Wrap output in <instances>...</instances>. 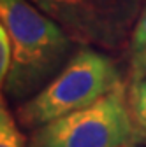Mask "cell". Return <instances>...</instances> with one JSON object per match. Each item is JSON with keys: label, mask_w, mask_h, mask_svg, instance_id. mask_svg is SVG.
Instances as JSON below:
<instances>
[{"label": "cell", "mask_w": 146, "mask_h": 147, "mask_svg": "<svg viewBox=\"0 0 146 147\" xmlns=\"http://www.w3.org/2000/svg\"><path fill=\"white\" fill-rule=\"evenodd\" d=\"M0 21L12 47L11 68L2 79L4 96L28 100L65 67L74 40L30 0H0Z\"/></svg>", "instance_id": "1"}, {"label": "cell", "mask_w": 146, "mask_h": 147, "mask_svg": "<svg viewBox=\"0 0 146 147\" xmlns=\"http://www.w3.org/2000/svg\"><path fill=\"white\" fill-rule=\"evenodd\" d=\"M123 84L118 63L92 46H81L39 93L18 107V121L37 130L86 109Z\"/></svg>", "instance_id": "2"}, {"label": "cell", "mask_w": 146, "mask_h": 147, "mask_svg": "<svg viewBox=\"0 0 146 147\" xmlns=\"http://www.w3.org/2000/svg\"><path fill=\"white\" fill-rule=\"evenodd\" d=\"M144 137L121 84L90 107L37 128L32 147H136Z\"/></svg>", "instance_id": "3"}, {"label": "cell", "mask_w": 146, "mask_h": 147, "mask_svg": "<svg viewBox=\"0 0 146 147\" xmlns=\"http://www.w3.org/2000/svg\"><path fill=\"white\" fill-rule=\"evenodd\" d=\"M74 42L120 49L130 37L146 0H30Z\"/></svg>", "instance_id": "4"}, {"label": "cell", "mask_w": 146, "mask_h": 147, "mask_svg": "<svg viewBox=\"0 0 146 147\" xmlns=\"http://www.w3.org/2000/svg\"><path fill=\"white\" fill-rule=\"evenodd\" d=\"M146 79V4L130 33L129 47V81L130 86Z\"/></svg>", "instance_id": "5"}, {"label": "cell", "mask_w": 146, "mask_h": 147, "mask_svg": "<svg viewBox=\"0 0 146 147\" xmlns=\"http://www.w3.org/2000/svg\"><path fill=\"white\" fill-rule=\"evenodd\" d=\"M0 147H25V135L18 126L14 114L9 110L4 95L0 102Z\"/></svg>", "instance_id": "6"}, {"label": "cell", "mask_w": 146, "mask_h": 147, "mask_svg": "<svg viewBox=\"0 0 146 147\" xmlns=\"http://www.w3.org/2000/svg\"><path fill=\"white\" fill-rule=\"evenodd\" d=\"M129 98H130V105L136 114V119L146 131V79L130 86Z\"/></svg>", "instance_id": "7"}, {"label": "cell", "mask_w": 146, "mask_h": 147, "mask_svg": "<svg viewBox=\"0 0 146 147\" xmlns=\"http://www.w3.org/2000/svg\"><path fill=\"white\" fill-rule=\"evenodd\" d=\"M11 60H12L11 39H9L7 30L0 25V81L5 79L7 72L11 68Z\"/></svg>", "instance_id": "8"}]
</instances>
